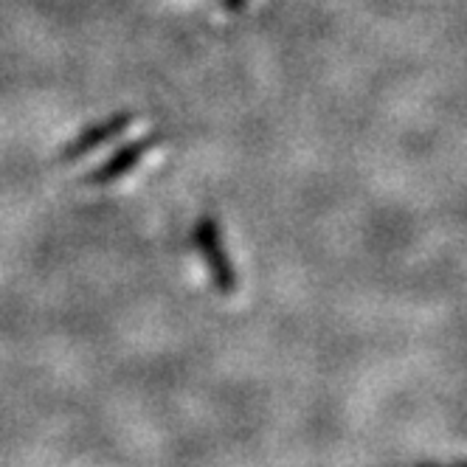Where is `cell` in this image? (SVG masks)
Returning <instances> with one entry per match:
<instances>
[{
    "label": "cell",
    "mask_w": 467,
    "mask_h": 467,
    "mask_svg": "<svg viewBox=\"0 0 467 467\" xmlns=\"http://www.w3.org/2000/svg\"><path fill=\"white\" fill-rule=\"evenodd\" d=\"M192 240H194L197 251L203 254V262L209 265V274H212L214 287H217L223 296L237 293V274H234V265H231V259H228V254H225L223 234H220V223H217L214 217H200V220L194 223Z\"/></svg>",
    "instance_id": "1"
},
{
    "label": "cell",
    "mask_w": 467,
    "mask_h": 467,
    "mask_svg": "<svg viewBox=\"0 0 467 467\" xmlns=\"http://www.w3.org/2000/svg\"><path fill=\"white\" fill-rule=\"evenodd\" d=\"M130 124H132V113H113V116H108L102 121L85 127L79 136H74L68 144H65V150L59 152V161L71 163L77 158H85L88 152H93L99 147H105L108 141L119 139Z\"/></svg>",
    "instance_id": "3"
},
{
    "label": "cell",
    "mask_w": 467,
    "mask_h": 467,
    "mask_svg": "<svg viewBox=\"0 0 467 467\" xmlns=\"http://www.w3.org/2000/svg\"><path fill=\"white\" fill-rule=\"evenodd\" d=\"M420 467H462V462H453V464H420Z\"/></svg>",
    "instance_id": "5"
},
{
    "label": "cell",
    "mask_w": 467,
    "mask_h": 467,
    "mask_svg": "<svg viewBox=\"0 0 467 467\" xmlns=\"http://www.w3.org/2000/svg\"><path fill=\"white\" fill-rule=\"evenodd\" d=\"M245 4H248V0H223V9L237 15V12H243V9H245Z\"/></svg>",
    "instance_id": "4"
},
{
    "label": "cell",
    "mask_w": 467,
    "mask_h": 467,
    "mask_svg": "<svg viewBox=\"0 0 467 467\" xmlns=\"http://www.w3.org/2000/svg\"><path fill=\"white\" fill-rule=\"evenodd\" d=\"M161 144V132H150V136H141V139H136V141H130V144H124V147H119L108 161H102L96 166L93 172H88V183L90 186H108V183H113V181H119V178H124L127 172H132L136 166L141 163V158L150 152V150H155Z\"/></svg>",
    "instance_id": "2"
}]
</instances>
